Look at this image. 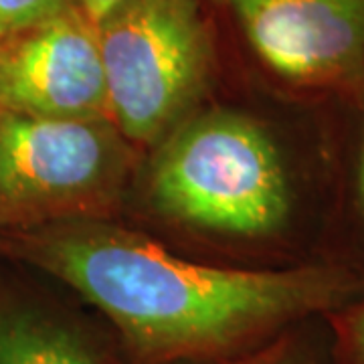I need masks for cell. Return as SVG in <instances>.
Instances as JSON below:
<instances>
[{
  "mask_svg": "<svg viewBox=\"0 0 364 364\" xmlns=\"http://www.w3.org/2000/svg\"><path fill=\"white\" fill-rule=\"evenodd\" d=\"M0 109L109 119L97 28L79 4L0 41Z\"/></svg>",
  "mask_w": 364,
  "mask_h": 364,
  "instance_id": "cell-6",
  "label": "cell"
},
{
  "mask_svg": "<svg viewBox=\"0 0 364 364\" xmlns=\"http://www.w3.org/2000/svg\"><path fill=\"white\" fill-rule=\"evenodd\" d=\"M0 364H116L59 314L0 289Z\"/></svg>",
  "mask_w": 364,
  "mask_h": 364,
  "instance_id": "cell-7",
  "label": "cell"
},
{
  "mask_svg": "<svg viewBox=\"0 0 364 364\" xmlns=\"http://www.w3.org/2000/svg\"><path fill=\"white\" fill-rule=\"evenodd\" d=\"M146 193L172 221L239 237L275 233L291 210L272 136L233 109L195 112L166 134L150 158Z\"/></svg>",
  "mask_w": 364,
  "mask_h": 364,
  "instance_id": "cell-2",
  "label": "cell"
},
{
  "mask_svg": "<svg viewBox=\"0 0 364 364\" xmlns=\"http://www.w3.org/2000/svg\"><path fill=\"white\" fill-rule=\"evenodd\" d=\"M95 28L112 124L134 146H156L195 114L213 81L203 0H119Z\"/></svg>",
  "mask_w": 364,
  "mask_h": 364,
  "instance_id": "cell-3",
  "label": "cell"
},
{
  "mask_svg": "<svg viewBox=\"0 0 364 364\" xmlns=\"http://www.w3.org/2000/svg\"><path fill=\"white\" fill-rule=\"evenodd\" d=\"M223 364H314V360L291 340H282L265 346L255 354H245Z\"/></svg>",
  "mask_w": 364,
  "mask_h": 364,
  "instance_id": "cell-10",
  "label": "cell"
},
{
  "mask_svg": "<svg viewBox=\"0 0 364 364\" xmlns=\"http://www.w3.org/2000/svg\"><path fill=\"white\" fill-rule=\"evenodd\" d=\"M338 354L342 364H364V304L338 318Z\"/></svg>",
  "mask_w": 364,
  "mask_h": 364,
  "instance_id": "cell-9",
  "label": "cell"
},
{
  "mask_svg": "<svg viewBox=\"0 0 364 364\" xmlns=\"http://www.w3.org/2000/svg\"><path fill=\"white\" fill-rule=\"evenodd\" d=\"M136 146L112 119L0 109V231L104 219L134 176Z\"/></svg>",
  "mask_w": 364,
  "mask_h": 364,
  "instance_id": "cell-4",
  "label": "cell"
},
{
  "mask_svg": "<svg viewBox=\"0 0 364 364\" xmlns=\"http://www.w3.org/2000/svg\"><path fill=\"white\" fill-rule=\"evenodd\" d=\"M77 0H0V41L43 23Z\"/></svg>",
  "mask_w": 364,
  "mask_h": 364,
  "instance_id": "cell-8",
  "label": "cell"
},
{
  "mask_svg": "<svg viewBox=\"0 0 364 364\" xmlns=\"http://www.w3.org/2000/svg\"><path fill=\"white\" fill-rule=\"evenodd\" d=\"M117 2H119V0H77L81 11L87 14L95 25H97L105 14L116 6Z\"/></svg>",
  "mask_w": 364,
  "mask_h": 364,
  "instance_id": "cell-11",
  "label": "cell"
},
{
  "mask_svg": "<svg viewBox=\"0 0 364 364\" xmlns=\"http://www.w3.org/2000/svg\"><path fill=\"white\" fill-rule=\"evenodd\" d=\"M358 188H360V198L364 203V154H363V162H360V174H358Z\"/></svg>",
  "mask_w": 364,
  "mask_h": 364,
  "instance_id": "cell-12",
  "label": "cell"
},
{
  "mask_svg": "<svg viewBox=\"0 0 364 364\" xmlns=\"http://www.w3.org/2000/svg\"><path fill=\"white\" fill-rule=\"evenodd\" d=\"M273 77L298 90H364V0H207Z\"/></svg>",
  "mask_w": 364,
  "mask_h": 364,
  "instance_id": "cell-5",
  "label": "cell"
},
{
  "mask_svg": "<svg viewBox=\"0 0 364 364\" xmlns=\"http://www.w3.org/2000/svg\"><path fill=\"white\" fill-rule=\"evenodd\" d=\"M0 255L75 289L107 316L144 364L237 354L289 322L342 308L358 294V282L344 269L200 265L104 219L0 231Z\"/></svg>",
  "mask_w": 364,
  "mask_h": 364,
  "instance_id": "cell-1",
  "label": "cell"
}]
</instances>
